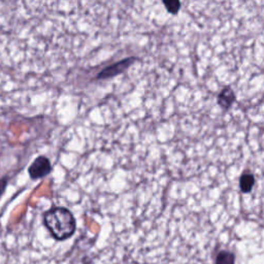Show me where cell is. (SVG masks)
<instances>
[{"instance_id": "6da1fadb", "label": "cell", "mask_w": 264, "mask_h": 264, "mask_svg": "<svg viewBox=\"0 0 264 264\" xmlns=\"http://www.w3.org/2000/svg\"><path fill=\"white\" fill-rule=\"evenodd\" d=\"M43 222L57 241H65L77 229L76 219L65 208H53L43 215Z\"/></svg>"}, {"instance_id": "7a4b0ae2", "label": "cell", "mask_w": 264, "mask_h": 264, "mask_svg": "<svg viewBox=\"0 0 264 264\" xmlns=\"http://www.w3.org/2000/svg\"><path fill=\"white\" fill-rule=\"evenodd\" d=\"M52 169L53 167L51 161L45 156H39L29 166L28 172L32 180H38L45 178L46 175L51 173Z\"/></svg>"}, {"instance_id": "3957f363", "label": "cell", "mask_w": 264, "mask_h": 264, "mask_svg": "<svg viewBox=\"0 0 264 264\" xmlns=\"http://www.w3.org/2000/svg\"><path fill=\"white\" fill-rule=\"evenodd\" d=\"M135 61V58L134 57H130V58H126V59H123L121 61L116 62L108 67H106L105 69H102L99 73H98V77L97 79H110L113 77H116L120 75L123 71H125L132 63Z\"/></svg>"}, {"instance_id": "277c9868", "label": "cell", "mask_w": 264, "mask_h": 264, "mask_svg": "<svg viewBox=\"0 0 264 264\" xmlns=\"http://www.w3.org/2000/svg\"><path fill=\"white\" fill-rule=\"evenodd\" d=\"M236 101V94L230 88H224L218 96V104L224 110H228Z\"/></svg>"}, {"instance_id": "5b68a950", "label": "cell", "mask_w": 264, "mask_h": 264, "mask_svg": "<svg viewBox=\"0 0 264 264\" xmlns=\"http://www.w3.org/2000/svg\"><path fill=\"white\" fill-rule=\"evenodd\" d=\"M255 185L254 175L250 172H245L241 178V189L244 193L250 192Z\"/></svg>"}, {"instance_id": "8992f818", "label": "cell", "mask_w": 264, "mask_h": 264, "mask_svg": "<svg viewBox=\"0 0 264 264\" xmlns=\"http://www.w3.org/2000/svg\"><path fill=\"white\" fill-rule=\"evenodd\" d=\"M217 264H234V256L229 252H221L217 257Z\"/></svg>"}, {"instance_id": "52a82bcc", "label": "cell", "mask_w": 264, "mask_h": 264, "mask_svg": "<svg viewBox=\"0 0 264 264\" xmlns=\"http://www.w3.org/2000/svg\"><path fill=\"white\" fill-rule=\"evenodd\" d=\"M163 4L166 6L167 10L170 13H177L180 10L181 2L177 1V0H170V1H164Z\"/></svg>"}, {"instance_id": "ba28073f", "label": "cell", "mask_w": 264, "mask_h": 264, "mask_svg": "<svg viewBox=\"0 0 264 264\" xmlns=\"http://www.w3.org/2000/svg\"><path fill=\"white\" fill-rule=\"evenodd\" d=\"M5 186H6V181L5 180L0 181V196L2 195L4 189H5Z\"/></svg>"}]
</instances>
